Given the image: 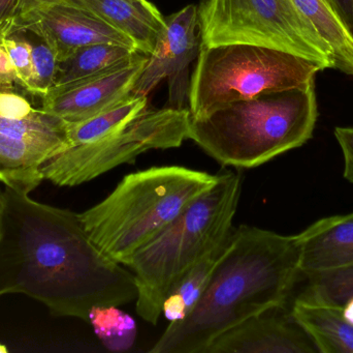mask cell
<instances>
[{
    "label": "cell",
    "instance_id": "18",
    "mask_svg": "<svg viewBox=\"0 0 353 353\" xmlns=\"http://www.w3.org/2000/svg\"><path fill=\"white\" fill-rule=\"evenodd\" d=\"M141 53L134 48L117 44H95L77 50L59 62L55 86L91 78L132 61Z\"/></svg>",
    "mask_w": 353,
    "mask_h": 353
},
{
    "label": "cell",
    "instance_id": "26",
    "mask_svg": "<svg viewBox=\"0 0 353 353\" xmlns=\"http://www.w3.org/2000/svg\"><path fill=\"white\" fill-rule=\"evenodd\" d=\"M19 0H0V39L14 32L18 22Z\"/></svg>",
    "mask_w": 353,
    "mask_h": 353
},
{
    "label": "cell",
    "instance_id": "5",
    "mask_svg": "<svg viewBox=\"0 0 353 353\" xmlns=\"http://www.w3.org/2000/svg\"><path fill=\"white\" fill-rule=\"evenodd\" d=\"M242 184L241 172L219 174L213 188L134 255L128 267L138 288L137 313L147 323H159L163 303L176 284L230 238Z\"/></svg>",
    "mask_w": 353,
    "mask_h": 353
},
{
    "label": "cell",
    "instance_id": "6",
    "mask_svg": "<svg viewBox=\"0 0 353 353\" xmlns=\"http://www.w3.org/2000/svg\"><path fill=\"white\" fill-rule=\"evenodd\" d=\"M190 78L189 112L203 118L236 102L296 88L315 81L323 70L301 56L261 46L201 45Z\"/></svg>",
    "mask_w": 353,
    "mask_h": 353
},
{
    "label": "cell",
    "instance_id": "11",
    "mask_svg": "<svg viewBox=\"0 0 353 353\" xmlns=\"http://www.w3.org/2000/svg\"><path fill=\"white\" fill-rule=\"evenodd\" d=\"M148 57L141 52L132 61L115 70L54 87L41 97V108L68 124L88 120L132 95Z\"/></svg>",
    "mask_w": 353,
    "mask_h": 353
},
{
    "label": "cell",
    "instance_id": "19",
    "mask_svg": "<svg viewBox=\"0 0 353 353\" xmlns=\"http://www.w3.org/2000/svg\"><path fill=\"white\" fill-rule=\"evenodd\" d=\"M147 97L148 95L132 93L123 101L88 120L68 124V147L99 140L124 128L126 124L146 111L148 106Z\"/></svg>",
    "mask_w": 353,
    "mask_h": 353
},
{
    "label": "cell",
    "instance_id": "22",
    "mask_svg": "<svg viewBox=\"0 0 353 353\" xmlns=\"http://www.w3.org/2000/svg\"><path fill=\"white\" fill-rule=\"evenodd\" d=\"M19 30L24 31L31 45L32 78L27 91L43 97L55 86L59 60L54 50L39 35L26 29Z\"/></svg>",
    "mask_w": 353,
    "mask_h": 353
},
{
    "label": "cell",
    "instance_id": "31",
    "mask_svg": "<svg viewBox=\"0 0 353 353\" xmlns=\"http://www.w3.org/2000/svg\"><path fill=\"white\" fill-rule=\"evenodd\" d=\"M8 352V347L3 344H0V353H6Z\"/></svg>",
    "mask_w": 353,
    "mask_h": 353
},
{
    "label": "cell",
    "instance_id": "21",
    "mask_svg": "<svg viewBox=\"0 0 353 353\" xmlns=\"http://www.w3.org/2000/svg\"><path fill=\"white\" fill-rule=\"evenodd\" d=\"M88 323L99 341L110 352H128L136 343V321L118 307H94L89 312Z\"/></svg>",
    "mask_w": 353,
    "mask_h": 353
},
{
    "label": "cell",
    "instance_id": "17",
    "mask_svg": "<svg viewBox=\"0 0 353 353\" xmlns=\"http://www.w3.org/2000/svg\"><path fill=\"white\" fill-rule=\"evenodd\" d=\"M329 49L334 70L353 76V31L331 0H290Z\"/></svg>",
    "mask_w": 353,
    "mask_h": 353
},
{
    "label": "cell",
    "instance_id": "7",
    "mask_svg": "<svg viewBox=\"0 0 353 353\" xmlns=\"http://www.w3.org/2000/svg\"><path fill=\"white\" fill-rule=\"evenodd\" d=\"M197 12L205 47L261 46L334 70L329 49L290 0H201Z\"/></svg>",
    "mask_w": 353,
    "mask_h": 353
},
{
    "label": "cell",
    "instance_id": "25",
    "mask_svg": "<svg viewBox=\"0 0 353 353\" xmlns=\"http://www.w3.org/2000/svg\"><path fill=\"white\" fill-rule=\"evenodd\" d=\"M335 137L344 158V178L353 184V126H338Z\"/></svg>",
    "mask_w": 353,
    "mask_h": 353
},
{
    "label": "cell",
    "instance_id": "23",
    "mask_svg": "<svg viewBox=\"0 0 353 353\" xmlns=\"http://www.w3.org/2000/svg\"><path fill=\"white\" fill-rule=\"evenodd\" d=\"M307 278L309 284L304 294L311 298L343 306L353 296V265Z\"/></svg>",
    "mask_w": 353,
    "mask_h": 353
},
{
    "label": "cell",
    "instance_id": "3",
    "mask_svg": "<svg viewBox=\"0 0 353 353\" xmlns=\"http://www.w3.org/2000/svg\"><path fill=\"white\" fill-rule=\"evenodd\" d=\"M317 117L313 81L190 117L188 139L222 165L253 168L308 142Z\"/></svg>",
    "mask_w": 353,
    "mask_h": 353
},
{
    "label": "cell",
    "instance_id": "24",
    "mask_svg": "<svg viewBox=\"0 0 353 353\" xmlns=\"http://www.w3.org/2000/svg\"><path fill=\"white\" fill-rule=\"evenodd\" d=\"M17 76V84L27 90L32 78V56L31 45L24 31L16 30L2 39Z\"/></svg>",
    "mask_w": 353,
    "mask_h": 353
},
{
    "label": "cell",
    "instance_id": "28",
    "mask_svg": "<svg viewBox=\"0 0 353 353\" xmlns=\"http://www.w3.org/2000/svg\"><path fill=\"white\" fill-rule=\"evenodd\" d=\"M64 0H19L18 20L35 10L47 8L52 4L59 3Z\"/></svg>",
    "mask_w": 353,
    "mask_h": 353
},
{
    "label": "cell",
    "instance_id": "2",
    "mask_svg": "<svg viewBox=\"0 0 353 353\" xmlns=\"http://www.w3.org/2000/svg\"><path fill=\"white\" fill-rule=\"evenodd\" d=\"M296 236L243 225L232 230L207 287L182 321L170 323L152 353H205L224 332L283 308L301 274Z\"/></svg>",
    "mask_w": 353,
    "mask_h": 353
},
{
    "label": "cell",
    "instance_id": "15",
    "mask_svg": "<svg viewBox=\"0 0 353 353\" xmlns=\"http://www.w3.org/2000/svg\"><path fill=\"white\" fill-rule=\"evenodd\" d=\"M84 8L103 22L123 33L138 51L152 52L165 28V17L148 0H64Z\"/></svg>",
    "mask_w": 353,
    "mask_h": 353
},
{
    "label": "cell",
    "instance_id": "14",
    "mask_svg": "<svg viewBox=\"0 0 353 353\" xmlns=\"http://www.w3.org/2000/svg\"><path fill=\"white\" fill-rule=\"evenodd\" d=\"M296 236L302 275L309 277L353 265V213L323 218Z\"/></svg>",
    "mask_w": 353,
    "mask_h": 353
},
{
    "label": "cell",
    "instance_id": "8",
    "mask_svg": "<svg viewBox=\"0 0 353 353\" xmlns=\"http://www.w3.org/2000/svg\"><path fill=\"white\" fill-rule=\"evenodd\" d=\"M187 108L148 110L124 128L85 144L68 147L41 166L43 180L59 187H76L110 170L130 163L151 149H176L188 139Z\"/></svg>",
    "mask_w": 353,
    "mask_h": 353
},
{
    "label": "cell",
    "instance_id": "9",
    "mask_svg": "<svg viewBox=\"0 0 353 353\" xmlns=\"http://www.w3.org/2000/svg\"><path fill=\"white\" fill-rule=\"evenodd\" d=\"M68 146V122L12 88H0L1 184L30 194L43 180L41 164Z\"/></svg>",
    "mask_w": 353,
    "mask_h": 353
},
{
    "label": "cell",
    "instance_id": "27",
    "mask_svg": "<svg viewBox=\"0 0 353 353\" xmlns=\"http://www.w3.org/2000/svg\"><path fill=\"white\" fill-rule=\"evenodd\" d=\"M14 84H17L16 72L3 41L0 39V88H14Z\"/></svg>",
    "mask_w": 353,
    "mask_h": 353
},
{
    "label": "cell",
    "instance_id": "4",
    "mask_svg": "<svg viewBox=\"0 0 353 353\" xmlns=\"http://www.w3.org/2000/svg\"><path fill=\"white\" fill-rule=\"evenodd\" d=\"M218 178L219 174L180 166L149 168L126 175L107 198L79 218L99 250L128 267L140 249L213 188Z\"/></svg>",
    "mask_w": 353,
    "mask_h": 353
},
{
    "label": "cell",
    "instance_id": "13",
    "mask_svg": "<svg viewBox=\"0 0 353 353\" xmlns=\"http://www.w3.org/2000/svg\"><path fill=\"white\" fill-rule=\"evenodd\" d=\"M280 309L254 315L216 338L205 353H313V342Z\"/></svg>",
    "mask_w": 353,
    "mask_h": 353
},
{
    "label": "cell",
    "instance_id": "16",
    "mask_svg": "<svg viewBox=\"0 0 353 353\" xmlns=\"http://www.w3.org/2000/svg\"><path fill=\"white\" fill-rule=\"evenodd\" d=\"M317 352L353 353V325L343 315V307L303 294L290 312Z\"/></svg>",
    "mask_w": 353,
    "mask_h": 353
},
{
    "label": "cell",
    "instance_id": "29",
    "mask_svg": "<svg viewBox=\"0 0 353 353\" xmlns=\"http://www.w3.org/2000/svg\"><path fill=\"white\" fill-rule=\"evenodd\" d=\"M353 31V0H331Z\"/></svg>",
    "mask_w": 353,
    "mask_h": 353
},
{
    "label": "cell",
    "instance_id": "20",
    "mask_svg": "<svg viewBox=\"0 0 353 353\" xmlns=\"http://www.w3.org/2000/svg\"><path fill=\"white\" fill-rule=\"evenodd\" d=\"M228 240L208 253L184 276L165 298L163 314L170 323L182 321L194 308L207 287L212 271L223 252Z\"/></svg>",
    "mask_w": 353,
    "mask_h": 353
},
{
    "label": "cell",
    "instance_id": "32",
    "mask_svg": "<svg viewBox=\"0 0 353 353\" xmlns=\"http://www.w3.org/2000/svg\"><path fill=\"white\" fill-rule=\"evenodd\" d=\"M0 221H1V203H0Z\"/></svg>",
    "mask_w": 353,
    "mask_h": 353
},
{
    "label": "cell",
    "instance_id": "1",
    "mask_svg": "<svg viewBox=\"0 0 353 353\" xmlns=\"http://www.w3.org/2000/svg\"><path fill=\"white\" fill-rule=\"evenodd\" d=\"M0 296L24 294L54 316L88 321L91 309L134 302L132 271L101 252L79 213L0 182Z\"/></svg>",
    "mask_w": 353,
    "mask_h": 353
},
{
    "label": "cell",
    "instance_id": "10",
    "mask_svg": "<svg viewBox=\"0 0 353 353\" xmlns=\"http://www.w3.org/2000/svg\"><path fill=\"white\" fill-rule=\"evenodd\" d=\"M165 23L132 93L148 95L161 81L168 79L167 107L184 109L190 87L189 66L201 48L197 6H185L165 18Z\"/></svg>",
    "mask_w": 353,
    "mask_h": 353
},
{
    "label": "cell",
    "instance_id": "30",
    "mask_svg": "<svg viewBox=\"0 0 353 353\" xmlns=\"http://www.w3.org/2000/svg\"><path fill=\"white\" fill-rule=\"evenodd\" d=\"M342 307H343L344 317L353 325V296L348 298Z\"/></svg>",
    "mask_w": 353,
    "mask_h": 353
},
{
    "label": "cell",
    "instance_id": "12",
    "mask_svg": "<svg viewBox=\"0 0 353 353\" xmlns=\"http://www.w3.org/2000/svg\"><path fill=\"white\" fill-rule=\"evenodd\" d=\"M19 29H26L41 37L54 50L59 62L77 50L95 44H117L137 49L123 33L92 12L65 1L22 17L14 31Z\"/></svg>",
    "mask_w": 353,
    "mask_h": 353
}]
</instances>
